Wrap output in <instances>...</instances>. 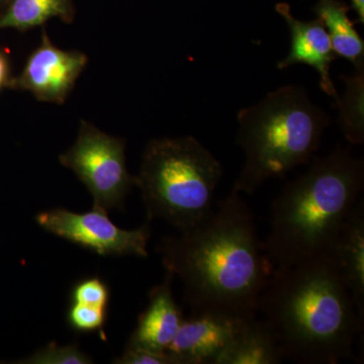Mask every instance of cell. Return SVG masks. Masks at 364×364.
<instances>
[{
  "label": "cell",
  "mask_w": 364,
  "mask_h": 364,
  "mask_svg": "<svg viewBox=\"0 0 364 364\" xmlns=\"http://www.w3.org/2000/svg\"><path fill=\"white\" fill-rule=\"evenodd\" d=\"M163 267L184 287L193 314L252 321L273 268L247 203L231 193L203 221L157 246Z\"/></svg>",
  "instance_id": "1"
},
{
  "label": "cell",
  "mask_w": 364,
  "mask_h": 364,
  "mask_svg": "<svg viewBox=\"0 0 364 364\" xmlns=\"http://www.w3.org/2000/svg\"><path fill=\"white\" fill-rule=\"evenodd\" d=\"M259 312L287 359L308 364L356 360L354 344L363 336V320L324 256L275 268Z\"/></svg>",
  "instance_id": "2"
},
{
  "label": "cell",
  "mask_w": 364,
  "mask_h": 364,
  "mask_svg": "<svg viewBox=\"0 0 364 364\" xmlns=\"http://www.w3.org/2000/svg\"><path fill=\"white\" fill-rule=\"evenodd\" d=\"M363 186V160L350 150L338 146L314 157L272 203L264 249L273 268L322 255L358 203Z\"/></svg>",
  "instance_id": "3"
},
{
  "label": "cell",
  "mask_w": 364,
  "mask_h": 364,
  "mask_svg": "<svg viewBox=\"0 0 364 364\" xmlns=\"http://www.w3.org/2000/svg\"><path fill=\"white\" fill-rule=\"evenodd\" d=\"M237 143L245 161L232 193L253 195L268 179L309 164L331 119L301 85H284L239 112Z\"/></svg>",
  "instance_id": "4"
},
{
  "label": "cell",
  "mask_w": 364,
  "mask_h": 364,
  "mask_svg": "<svg viewBox=\"0 0 364 364\" xmlns=\"http://www.w3.org/2000/svg\"><path fill=\"white\" fill-rule=\"evenodd\" d=\"M223 173L221 163L195 136L151 140L135 176L147 222L163 220L179 232L200 224L213 210Z\"/></svg>",
  "instance_id": "5"
},
{
  "label": "cell",
  "mask_w": 364,
  "mask_h": 364,
  "mask_svg": "<svg viewBox=\"0 0 364 364\" xmlns=\"http://www.w3.org/2000/svg\"><path fill=\"white\" fill-rule=\"evenodd\" d=\"M59 161L85 184L92 196L93 208L105 212L123 207L136 186L135 176L127 167L126 141L85 119L80 121L75 142L60 155Z\"/></svg>",
  "instance_id": "6"
},
{
  "label": "cell",
  "mask_w": 364,
  "mask_h": 364,
  "mask_svg": "<svg viewBox=\"0 0 364 364\" xmlns=\"http://www.w3.org/2000/svg\"><path fill=\"white\" fill-rule=\"evenodd\" d=\"M36 222L46 232L98 255L148 257L149 222L132 231L121 229L111 221L107 212L95 208L86 213L52 208L36 215Z\"/></svg>",
  "instance_id": "7"
},
{
  "label": "cell",
  "mask_w": 364,
  "mask_h": 364,
  "mask_svg": "<svg viewBox=\"0 0 364 364\" xmlns=\"http://www.w3.org/2000/svg\"><path fill=\"white\" fill-rule=\"evenodd\" d=\"M87 63L85 53L66 51L54 45L44 28L39 46L7 88L32 93L39 102L64 105Z\"/></svg>",
  "instance_id": "8"
},
{
  "label": "cell",
  "mask_w": 364,
  "mask_h": 364,
  "mask_svg": "<svg viewBox=\"0 0 364 364\" xmlns=\"http://www.w3.org/2000/svg\"><path fill=\"white\" fill-rule=\"evenodd\" d=\"M246 323L219 314H193L184 318L166 352L176 364H215Z\"/></svg>",
  "instance_id": "9"
},
{
  "label": "cell",
  "mask_w": 364,
  "mask_h": 364,
  "mask_svg": "<svg viewBox=\"0 0 364 364\" xmlns=\"http://www.w3.org/2000/svg\"><path fill=\"white\" fill-rule=\"evenodd\" d=\"M275 11L286 21L291 31V51L286 58L277 64V68H289L296 64H306L318 72L321 90L326 95L338 100L330 73L332 62L336 58L331 41L320 20L301 21L291 14V6L286 2H279Z\"/></svg>",
  "instance_id": "10"
},
{
  "label": "cell",
  "mask_w": 364,
  "mask_h": 364,
  "mask_svg": "<svg viewBox=\"0 0 364 364\" xmlns=\"http://www.w3.org/2000/svg\"><path fill=\"white\" fill-rule=\"evenodd\" d=\"M323 256L347 287L359 317L364 320V203L359 200Z\"/></svg>",
  "instance_id": "11"
},
{
  "label": "cell",
  "mask_w": 364,
  "mask_h": 364,
  "mask_svg": "<svg viewBox=\"0 0 364 364\" xmlns=\"http://www.w3.org/2000/svg\"><path fill=\"white\" fill-rule=\"evenodd\" d=\"M174 277L166 273L164 280L149 294V305L138 318L126 347L164 353L176 338L184 318L177 306L171 282Z\"/></svg>",
  "instance_id": "12"
},
{
  "label": "cell",
  "mask_w": 364,
  "mask_h": 364,
  "mask_svg": "<svg viewBox=\"0 0 364 364\" xmlns=\"http://www.w3.org/2000/svg\"><path fill=\"white\" fill-rule=\"evenodd\" d=\"M286 359L272 327L256 318L243 326L215 364H279Z\"/></svg>",
  "instance_id": "13"
},
{
  "label": "cell",
  "mask_w": 364,
  "mask_h": 364,
  "mask_svg": "<svg viewBox=\"0 0 364 364\" xmlns=\"http://www.w3.org/2000/svg\"><path fill=\"white\" fill-rule=\"evenodd\" d=\"M350 6L340 0H318L314 14L324 25L336 56L354 67L364 65V42L349 18Z\"/></svg>",
  "instance_id": "14"
},
{
  "label": "cell",
  "mask_w": 364,
  "mask_h": 364,
  "mask_svg": "<svg viewBox=\"0 0 364 364\" xmlns=\"http://www.w3.org/2000/svg\"><path fill=\"white\" fill-rule=\"evenodd\" d=\"M75 16L73 0H11L0 14V30L14 28L28 32L53 18L72 23Z\"/></svg>",
  "instance_id": "15"
},
{
  "label": "cell",
  "mask_w": 364,
  "mask_h": 364,
  "mask_svg": "<svg viewBox=\"0 0 364 364\" xmlns=\"http://www.w3.org/2000/svg\"><path fill=\"white\" fill-rule=\"evenodd\" d=\"M344 81L342 97L336 100L339 126L349 143L364 142V65L356 67L351 75H340Z\"/></svg>",
  "instance_id": "16"
},
{
  "label": "cell",
  "mask_w": 364,
  "mask_h": 364,
  "mask_svg": "<svg viewBox=\"0 0 364 364\" xmlns=\"http://www.w3.org/2000/svg\"><path fill=\"white\" fill-rule=\"evenodd\" d=\"M92 358L79 349L76 343L61 346L51 342L21 361L26 364H90Z\"/></svg>",
  "instance_id": "17"
},
{
  "label": "cell",
  "mask_w": 364,
  "mask_h": 364,
  "mask_svg": "<svg viewBox=\"0 0 364 364\" xmlns=\"http://www.w3.org/2000/svg\"><path fill=\"white\" fill-rule=\"evenodd\" d=\"M107 320L105 306L71 303L67 313V323L74 331L81 333L102 332Z\"/></svg>",
  "instance_id": "18"
},
{
  "label": "cell",
  "mask_w": 364,
  "mask_h": 364,
  "mask_svg": "<svg viewBox=\"0 0 364 364\" xmlns=\"http://www.w3.org/2000/svg\"><path fill=\"white\" fill-rule=\"evenodd\" d=\"M109 289L100 277H92L76 282L71 289V303L85 305L105 306L109 303Z\"/></svg>",
  "instance_id": "19"
},
{
  "label": "cell",
  "mask_w": 364,
  "mask_h": 364,
  "mask_svg": "<svg viewBox=\"0 0 364 364\" xmlns=\"http://www.w3.org/2000/svg\"><path fill=\"white\" fill-rule=\"evenodd\" d=\"M117 364H176V359L167 352L157 353L145 349L126 347L121 358H114Z\"/></svg>",
  "instance_id": "20"
},
{
  "label": "cell",
  "mask_w": 364,
  "mask_h": 364,
  "mask_svg": "<svg viewBox=\"0 0 364 364\" xmlns=\"http://www.w3.org/2000/svg\"><path fill=\"white\" fill-rule=\"evenodd\" d=\"M11 65H9V58L4 52L0 50V91L4 88L9 87V82H11Z\"/></svg>",
  "instance_id": "21"
},
{
  "label": "cell",
  "mask_w": 364,
  "mask_h": 364,
  "mask_svg": "<svg viewBox=\"0 0 364 364\" xmlns=\"http://www.w3.org/2000/svg\"><path fill=\"white\" fill-rule=\"evenodd\" d=\"M350 9L355 11L358 16V23H364V0H350Z\"/></svg>",
  "instance_id": "22"
},
{
  "label": "cell",
  "mask_w": 364,
  "mask_h": 364,
  "mask_svg": "<svg viewBox=\"0 0 364 364\" xmlns=\"http://www.w3.org/2000/svg\"><path fill=\"white\" fill-rule=\"evenodd\" d=\"M11 1V0H0V14L6 11V7L9 6Z\"/></svg>",
  "instance_id": "23"
}]
</instances>
